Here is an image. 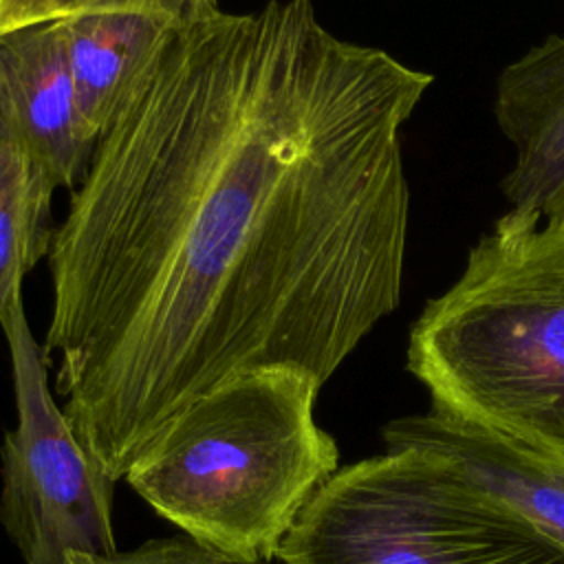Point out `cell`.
<instances>
[{"instance_id": "cell-9", "label": "cell", "mask_w": 564, "mask_h": 564, "mask_svg": "<svg viewBox=\"0 0 564 564\" xmlns=\"http://www.w3.org/2000/svg\"><path fill=\"white\" fill-rule=\"evenodd\" d=\"M79 119L90 139L110 126L161 55L174 24L143 13L88 11L55 18Z\"/></svg>"}, {"instance_id": "cell-4", "label": "cell", "mask_w": 564, "mask_h": 564, "mask_svg": "<svg viewBox=\"0 0 564 564\" xmlns=\"http://www.w3.org/2000/svg\"><path fill=\"white\" fill-rule=\"evenodd\" d=\"M282 564H564V544L454 463L416 447L337 469L280 544Z\"/></svg>"}, {"instance_id": "cell-1", "label": "cell", "mask_w": 564, "mask_h": 564, "mask_svg": "<svg viewBox=\"0 0 564 564\" xmlns=\"http://www.w3.org/2000/svg\"><path fill=\"white\" fill-rule=\"evenodd\" d=\"M313 0L176 26L97 137L48 249L44 355L112 480L251 372L319 388L401 302V128L432 84Z\"/></svg>"}, {"instance_id": "cell-13", "label": "cell", "mask_w": 564, "mask_h": 564, "mask_svg": "<svg viewBox=\"0 0 564 564\" xmlns=\"http://www.w3.org/2000/svg\"><path fill=\"white\" fill-rule=\"evenodd\" d=\"M57 0H0V33L53 18Z\"/></svg>"}, {"instance_id": "cell-6", "label": "cell", "mask_w": 564, "mask_h": 564, "mask_svg": "<svg viewBox=\"0 0 564 564\" xmlns=\"http://www.w3.org/2000/svg\"><path fill=\"white\" fill-rule=\"evenodd\" d=\"M0 145L31 156L57 187L73 189L86 172L88 137L57 20L0 33Z\"/></svg>"}, {"instance_id": "cell-11", "label": "cell", "mask_w": 564, "mask_h": 564, "mask_svg": "<svg viewBox=\"0 0 564 564\" xmlns=\"http://www.w3.org/2000/svg\"><path fill=\"white\" fill-rule=\"evenodd\" d=\"M88 11L143 13L183 26L220 11V7L218 0H57L51 20Z\"/></svg>"}, {"instance_id": "cell-10", "label": "cell", "mask_w": 564, "mask_h": 564, "mask_svg": "<svg viewBox=\"0 0 564 564\" xmlns=\"http://www.w3.org/2000/svg\"><path fill=\"white\" fill-rule=\"evenodd\" d=\"M55 187L31 156L0 145V319L22 302V280L48 256Z\"/></svg>"}, {"instance_id": "cell-12", "label": "cell", "mask_w": 564, "mask_h": 564, "mask_svg": "<svg viewBox=\"0 0 564 564\" xmlns=\"http://www.w3.org/2000/svg\"><path fill=\"white\" fill-rule=\"evenodd\" d=\"M64 564H229L200 544L192 542L185 535L159 538L139 544L132 551H117L108 557H90V555H68ZM282 564V562H269Z\"/></svg>"}, {"instance_id": "cell-7", "label": "cell", "mask_w": 564, "mask_h": 564, "mask_svg": "<svg viewBox=\"0 0 564 564\" xmlns=\"http://www.w3.org/2000/svg\"><path fill=\"white\" fill-rule=\"evenodd\" d=\"M494 115L516 148L500 183L509 212L564 220V35H549L502 68Z\"/></svg>"}, {"instance_id": "cell-5", "label": "cell", "mask_w": 564, "mask_h": 564, "mask_svg": "<svg viewBox=\"0 0 564 564\" xmlns=\"http://www.w3.org/2000/svg\"><path fill=\"white\" fill-rule=\"evenodd\" d=\"M9 344L18 423L2 443L0 522L24 564L117 553L112 478L77 438L46 381L24 302L0 319Z\"/></svg>"}, {"instance_id": "cell-3", "label": "cell", "mask_w": 564, "mask_h": 564, "mask_svg": "<svg viewBox=\"0 0 564 564\" xmlns=\"http://www.w3.org/2000/svg\"><path fill=\"white\" fill-rule=\"evenodd\" d=\"M319 386L289 370L231 379L181 410L123 480L185 538L229 564H269L339 469L315 421Z\"/></svg>"}, {"instance_id": "cell-8", "label": "cell", "mask_w": 564, "mask_h": 564, "mask_svg": "<svg viewBox=\"0 0 564 564\" xmlns=\"http://www.w3.org/2000/svg\"><path fill=\"white\" fill-rule=\"evenodd\" d=\"M386 447H416L436 454L511 507L540 531L564 544V463L520 447L476 425L430 408L390 421Z\"/></svg>"}, {"instance_id": "cell-2", "label": "cell", "mask_w": 564, "mask_h": 564, "mask_svg": "<svg viewBox=\"0 0 564 564\" xmlns=\"http://www.w3.org/2000/svg\"><path fill=\"white\" fill-rule=\"evenodd\" d=\"M502 214L410 330L432 410L564 463V220Z\"/></svg>"}]
</instances>
